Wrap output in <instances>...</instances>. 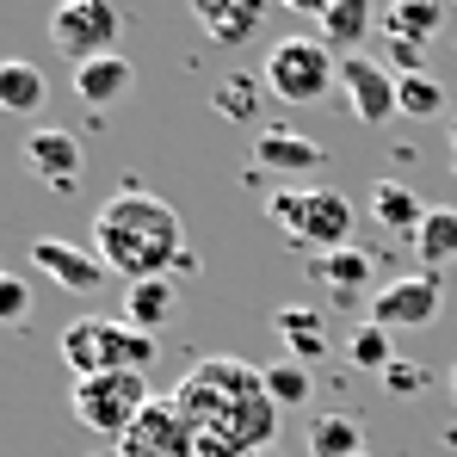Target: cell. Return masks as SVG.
I'll use <instances>...</instances> for the list:
<instances>
[{
  "instance_id": "1",
  "label": "cell",
  "mask_w": 457,
  "mask_h": 457,
  "mask_svg": "<svg viewBox=\"0 0 457 457\" xmlns=\"http://www.w3.org/2000/svg\"><path fill=\"white\" fill-rule=\"evenodd\" d=\"M173 408L192 420L198 457L266 452V439L278 427V402L266 395V371L235 359V353H204L186 378L173 383Z\"/></svg>"
},
{
  "instance_id": "2",
  "label": "cell",
  "mask_w": 457,
  "mask_h": 457,
  "mask_svg": "<svg viewBox=\"0 0 457 457\" xmlns=\"http://www.w3.org/2000/svg\"><path fill=\"white\" fill-rule=\"evenodd\" d=\"M93 253L124 285L198 272V253L186 247V217L167 198L143 192V186H124V192H112L99 204V217H93Z\"/></svg>"
},
{
  "instance_id": "3",
  "label": "cell",
  "mask_w": 457,
  "mask_h": 457,
  "mask_svg": "<svg viewBox=\"0 0 457 457\" xmlns=\"http://www.w3.org/2000/svg\"><path fill=\"white\" fill-rule=\"evenodd\" d=\"M154 359H161L154 334L130 328L124 315H75V321L62 328V365L75 371V383L105 378V371H143V378H149Z\"/></svg>"
},
{
  "instance_id": "4",
  "label": "cell",
  "mask_w": 457,
  "mask_h": 457,
  "mask_svg": "<svg viewBox=\"0 0 457 457\" xmlns=\"http://www.w3.org/2000/svg\"><path fill=\"white\" fill-rule=\"evenodd\" d=\"M266 217L285 228L291 241H303L309 253H340L353 247V204L334 186H272L266 192Z\"/></svg>"
},
{
  "instance_id": "5",
  "label": "cell",
  "mask_w": 457,
  "mask_h": 457,
  "mask_svg": "<svg viewBox=\"0 0 457 457\" xmlns=\"http://www.w3.org/2000/svg\"><path fill=\"white\" fill-rule=\"evenodd\" d=\"M266 93L285 99V105H321L334 87H340V56L321 44V37H278L266 50Z\"/></svg>"
},
{
  "instance_id": "6",
  "label": "cell",
  "mask_w": 457,
  "mask_h": 457,
  "mask_svg": "<svg viewBox=\"0 0 457 457\" xmlns=\"http://www.w3.org/2000/svg\"><path fill=\"white\" fill-rule=\"evenodd\" d=\"M154 402V389L143 371H105V378H80L75 395H69V408H75V420L87 433H99V439H124L137 420H143V408Z\"/></svg>"
},
{
  "instance_id": "7",
  "label": "cell",
  "mask_w": 457,
  "mask_h": 457,
  "mask_svg": "<svg viewBox=\"0 0 457 457\" xmlns=\"http://www.w3.org/2000/svg\"><path fill=\"white\" fill-rule=\"evenodd\" d=\"M118 37H124V12L112 0H69V6L50 12V44L75 69L93 56H118Z\"/></svg>"
},
{
  "instance_id": "8",
  "label": "cell",
  "mask_w": 457,
  "mask_h": 457,
  "mask_svg": "<svg viewBox=\"0 0 457 457\" xmlns=\"http://www.w3.org/2000/svg\"><path fill=\"white\" fill-rule=\"evenodd\" d=\"M445 315V278L439 272H408V278H389L378 297H371V321L402 334V328H433Z\"/></svg>"
},
{
  "instance_id": "9",
  "label": "cell",
  "mask_w": 457,
  "mask_h": 457,
  "mask_svg": "<svg viewBox=\"0 0 457 457\" xmlns=\"http://www.w3.org/2000/svg\"><path fill=\"white\" fill-rule=\"evenodd\" d=\"M118 457H198V433L173 408V395H154L143 408V420L118 439Z\"/></svg>"
},
{
  "instance_id": "10",
  "label": "cell",
  "mask_w": 457,
  "mask_h": 457,
  "mask_svg": "<svg viewBox=\"0 0 457 457\" xmlns=\"http://www.w3.org/2000/svg\"><path fill=\"white\" fill-rule=\"evenodd\" d=\"M25 253H31V266H37L50 285H62V291H99V285L112 278L93 247H75V241H62V235H37Z\"/></svg>"
},
{
  "instance_id": "11",
  "label": "cell",
  "mask_w": 457,
  "mask_h": 457,
  "mask_svg": "<svg viewBox=\"0 0 457 457\" xmlns=\"http://www.w3.org/2000/svg\"><path fill=\"white\" fill-rule=\"evenodd\" d=\"M340 93L353 105L359 124H389L402 105H395V75L371 62V56H340Z\"/></svg>"
},
{
  "instance_id": "12",
  "label": "cell",
  "mask_w": 457,
  "mask_h": 457,
  "mask_svg": "<svg viewBox=\"0 0 457 457\" xmlns=\"http://www.w3.org/2000/svg\"><path fill=\"white\" fill-rule=\"evenodd\" d=\"M328 167V149L303 137V130H285V124H266L260 137H253V173H285V186L291 179H309V173H321Z\"/></svg>"
},
{
  "instance_id": "13",
  "label": "cell",
  "mask_w": 457,
  "mask_h": 457,
  "mask_svg": "<svg viewBox=\"0 0 457 457\" xmlns=\"http://www.w3.org/2000/svg\"><path fill=\"white\" fill-rule=\"evenodd\" d=\"M80 161H87V149H80L75 130L44 124V130H31V137H25V167H31L44 186H56V192H69V186L80 179Z\"/></svg>"
},
{
  "instance_id": "14",
  "label": "cell",
  "mask_w": 457,
  "mask_h": 457,
  "mask_svg": "<svg viewBox=\"0 0 457 457\" xmlns=\"http://www.w3.org/2000/svg\"><path fill=\"white\" fill-rule=\"evenodd\" d=\"M309 278L321 291H334V309L359 303L371 291V253L365 247H340V253H309ZM378 297V291H371Z\"/></svg>"
},
{
  "instance_id": "15",
  "label": "cell",
  "mask_w": 457,
  "mask_h": 457,
  "mask_svg": "<svg viewBox=\"0 0 457 457\" xmlns=\"http://www.w3.org/2000/svg\"><path fill=\"white\" fill-rule=\"evenodd\" d=\"M192 19L204 25V37H211L217 50H241V44L260 31L266 6H260V0H192Z\"/></svg>"
},
{
  "instance_id": "16",
  "label": "cell",
  "mask_w": 457,
  "mask_h": 457,
  "mask_svg": "<svg viewBox=\"0 0 457 457\" xmlns=\"http://www.w3.org/2000/svg\"><path fill=\"white\" fill-rule=\"evenodd\" d=\"M371 223L389 228V235H402V241H414L420 223H427V204H420L414 186H402V179H378V186H371Z\"/></svg>"
},
{
  "instance_id": "17",
  "label": "cell",
  "mask_w": 457,
  "mask_h": 457,
  "mask_svg": "<svg viewBox=\"0 0 457 457\" xmlns=\"http://www.w3.org/2000/svg\"><path fill=\"white\" fill-rule=\"evenodd\" d=\"M50 105V80L37 62H25V56H6L0 62V112H12V118H37Z\"/></svg>"
},
{
  "instance_id": "18",
  "label": "cell",
  "mask_w": 457,
  "mask_h": 457,
  "mask_svg": "<svg viewBox=\"0 0 457 457\" xmlns=\"http://www.w3.org/2000/svg\"><path fill=\"white\" fill-rule=\"evenodd\" d=\"M130 80H137L130 56H93V62H80V69H75V99L105 112V105H118V99L130 93Z\"/></svg>"
},
{
  "instance_id": "19",
  "label": "cell",
  "mask_w": 457,
  "mask_h": 457,
  "mask_svg": "<svg viewBox=\"0 0 457 457\" xmlns=\"http://www.w3.org/2000/svg\"><path fill=\"white\" fill-rule=\"evenodd\" d=\"M272 328H278V340L291 346L297 365H309V359L328 353V315H321L315 303H285L278 315H272Z\"/></svg>"
},
{
  "instance_id": "20",
  "label": "cell",
  "mask_w": 457,
  "mask_h": 457,
  "mask_svg": "<svg viewBox=\"0 0 457 457\" xmlns=\"http://www.w3.org/2000/svg\"><path fill=\"white\" fill-rule=\"evenodd\" d=\"M315 19H321V44L328 50H359L371 37V25H378V12L365 0H328Z\"/></svg>"
},
{
  "instance_id": "21",
  "label": "cell",
  "mask_w": 457,
  "mask_h": 457,
  "mask_svg": "<svg viewBox=\"0 0 457 457\" xmlns=\"http://www.w3.org/2000/svg\"><path fill=\"white\" fill-rule=\"evenodd\" d=\"M303 445H309V457H365V427L353 414H315Z\"/></svg>"
},
{
  "instance_id": "22",
  "label": "cell",
  "mask_w": 457,
  "mask_h": 457,
  "mask_svg": "<svg viewBox=\"0 0 457 457\" xmlns=\"http://www.w3.org/2000/svg\"><path fill=\"white\" fill-rule=\"evenodd\" d=\"M173 315V278H143V285H124V321L143 328V334H161Z\"/></svg>"
},
{
  "instance_id": "23",
  "label": "cell",
  "mask_w": 457,
  "mask_h": 457,
  "mask_svg": "<svg viewBox=\"0 0 457 457\" xmlns=\"http://www.w3.org/2000/svg\"><path fill=\"white\" fill-rule=\"evenodd\" d=\"M439 25H445V6H433V0H395L383 12V31L389 37H408V44H433Z\"/></svg>"
},
{
  "instance_id": "24",
  "label": "cell",
  "mask_w": 457,
  "mask_h": 457,
  "mask_svg": "<svg viewBox=\"0 0 457 457\" xmlns=\"http://www.w3.org/2000/svg\"><path fill=\"white\" fill-rule=\"evenodd\" d=\"M260 93H266V80L228 75V80H217V93H211V112L228 118V124H253V118H260Z\"/></svg>"
},
{
  "instance_id": "25",
  "label": "cell",
  "mask_w": 457,
  "mask_h": 457,
  "mask_svg": "<svg viewBox=\"0 0 457 457\" xmlns=\"http://www.w3.org/2000/svg\"><path fill=\"white\" fill-rule=\"evenodd\" d=\"M414 253L427 260V272L452 266L457 260V211H427V223H420V235H414Z\"/></svg>"
},
{
  "instance_id": "26",
  "label": "cell",
  "mask_w": 457,
  "mask_h": 457,
  "mask_svg": "<svg viewBox=\"0 0 457 457\" xmlns=\"http://www.w3.org/2000/svg\"><path fill=\"white\" fill-rule=\"evenodd\" d=\"M346 359L359 365V371H389L395 365V346H389V328H378V321H359L353 328V340H346Z\"/></svg>"
},
{
  "instance_id": "27",
  "label": "cell",
  "mask_w": 457,
  "mask_h": 457,
  "mask_svg": "<svg viewBox=\"0 0 457 457\" xmlns=\"http://www.w3.org/2000/svg\"><path fill=\"white\" fill-rule=\"evenodd\" d=\"M266 395H272L278 408H303L309 395H315V378H309V365H297V359H278V365H266Z\"/></svg>"
},
{
  "instance_id": "28",
  "label": "cell",
  "mask_w": 457,
  "mask_h": 457,
  "mask_svg": "<svg viewBox=\"0 0 457 457\" xmlns=\"http://www.w3.org/2000/svg\"><path fill=\"white\" fill-rule=\"evenodd\" d=\"M395 105H402V118H439L445 87H439V75H408V80H395Z\"/></svg>"
},
{
  "instance_id": "29",
  "label": "cell",
  "mask_w": 457,
  "mask_h": 457,
  "mask_svg": "<svg viewBox=\"0 0 457 457\" xmlns=\"http://www.w3.org/2000/svg\"><path fill=\"white\" fill-rule=\"evenodd\" d=\"M427 383H433V371H427V365H408V359H395V365L383 371V389H389L395 402H414Z\"/></svg>"
},
{
  "instance_id": "30",
  "label": "cell",
  "mask_w": 457,
  "mask_h": 457,
  "mask_svg": "<svg viewBox=\"0 0 457 457\" xmlns=\"http://www.w3.org/2000/svg\"><path fill=\"white\" fill-rule=\"evenodd\" d=\"M31 315V285L19 278V272H0V321L12 328V321H25Z\"/></svg>"
},
{
  "instance_id": "31",
  "label": "cell",
  "mask_w": 457,
  "mask_h": 457,
  "mask_svg": "<svg viewBox=\"0 0 457 457\" xmlns=\"http://www.w3.org/2000/svg\"><path fill=\"white\" fill-rule=\"evenodd\" d=\"M389 62H395V80H408V75H427V44L389 37Z\"/></svg>"
},
{
  "instance_id": "32",
  "label": "cell",
  "mask_w": 457,
  "mask_h": 457,
  "mask_svg": "<svg viewBox=\"0 0 457 457\" xmlns=\"http://www.w3.org/2000/svg\"><path fill=\"white\" fill-rule=\"evenodd\" d=\"M445 383H452V395H457V365H452V371H445Z\"/></svg>"
},
{
  "instance_id": "33",
  "label": "cell",
  "mask_w": 457,
  "mask_h": 457,
  "mask_svg": "<svg viewBox=\"0 0 457 457\" xmlns=\"http://www.w3.org/2000/svg\"><path fill=\"white\" fill-rule=\"evenodd\" d=\"M247 457H278V452H272V445H266V452H247Z\"/></svg>"
},
{
  "instance_id": "34",
  "label": "cell",
  "mask_w": 457,
  "mask_h": 457,
  "mask_svg": "<svg viewBox=\"0 0 457 457\" xmlns=\"http://www.w3.org/2000/svg\"><path fill=\"white\" fill-rule=\"evenodd\" d=\"M452 154H457V118H452Z\"/></svg>"
},
{
  "instance_id": "35",
  "label": "cell",
  "mask_w": 457,
  "mask_h": 457,
  "mask_svg": "<svg viewBox=\"0 0 457 457\" xmlns=\"http://www.w3.org/2000/svg\"><path fill=\"white\" fill-rule=\"evenodd\" d=\"M93 457H118V452H93Z\"/></svg>"
},
{
  "instance_id": "36",
  "label": "cell",
  "mask_w": 457,
  "mask_h": 457,
  "mask_svg": "<svg viewBox=\"0 0 457 457\" xmlns=\"http://www.w3.org/2000/svg\"><path fill=\"white\" fill-rule=\"evenodd\" d=\"M452 173H457V154H452Z\"/></svg>"
},
{
  "instance_id": "37",
  "label": "cell",
  "mask_w": 457,
  "mask_h": 457,
  "mask_svg": "<svg viewBox=\"0 0 457 457\" xmlns=\"http://www.w3.org/2000/svg\"><path fill=\"white\" fill-rule=\"evenodd\" d=\"M365 457H371V452H365Z\"/></svg>"
}]
</instances>
